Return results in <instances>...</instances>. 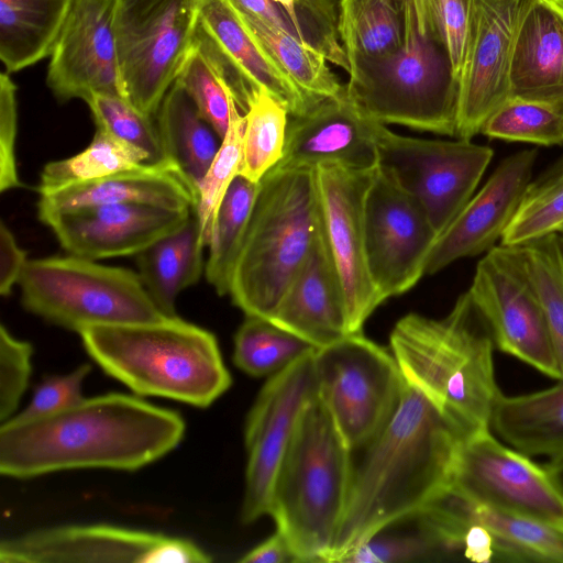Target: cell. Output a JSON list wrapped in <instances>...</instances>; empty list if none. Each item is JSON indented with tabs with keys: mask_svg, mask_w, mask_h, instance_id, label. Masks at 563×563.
Listing matches in <instances>:
<instances>
[{
	"mask_svg": "<svg viewBox=\"0 0 563 563\" xmlns=\"http://www.w3.org/2000/svg\"><path fill=\"white\" fill-rule=\"evenodd\" d=\"M185 433L174 410L119 393L82 398L0 427V473L31 478L80 468L134 471L173 451Z\"/></svg>",
	"mask_w": 563,
	"mask_h": 563,
	"instance_id": "6da1fadb",
	"label": "cell"
},
{
	"mask_svg": "<svg viewBox=\"0 0 563 563\" xmlns=\"http://www.w3.org/2000/svg\"><path fill=\"white\" fill-rule=\"evenodd\" d=\"M466 437L404 380L393 417L354 466L345 511L325 562H341L388 526L416 517L451 485Z\"/></svg>",
	"mask_w": 563,
	"mask_h": 563,
	"instance_id": "7a4b0ae2",
	"label": "cell"
},
{
	"mask_svg": "<svg viewBox=\"0 0 563 563\" xmlns=\"http://www.w3.org/2000/svg\"><path fill=\"white\" fill-rule=\"evenodd\" d=\"M389 343L404 380L465 434L489 428L501 395L495 343L468 291L442 318L406 314L393 328Z\"/></svg>",
	"mask_w": 563,
	"mask_h": 563,
	"instance_id": "3957f363",
	"label": "cell"
},
{
	"mask_svg": "<svg viewBox=\"0 0 563 563\" xmlns=\"http://www.w3.org/2000/svg\"><path fill=\"white\" fill-rule=\"evenodd\" d=\"M88 355L140 396L205 408L231 386L217 338L177 316L82 329Z\"/></svg>",
	"mask_w": 563,
	"mask_h": 563,
	"instance_id": "277c9868",
	"label": "cell"
},
{
	"mask_svg": "<svg viewBox=\"0 0 563 563\" xmlns=\"http://www.w3.org/2000/svg\"><path fill=\"white\" fill-rule=\"evenodd\" d=\"M349 76L346 95L365 117L456 137L460 82L421 0L405 1L401 46L350 62Z\"/></svg>",
	"mask_w": 563,
	"mask_h": 563,
	"instance_id": "5b68a950",
	"label": "cell"
},
{
	"mask_svg": "<svg viewBox=\"0 0 563 563\" xmlns=\"http://www.w3.org/2000/svg\"><path fill=\"white\" fill-rule=\"evenodd\" d=\"M351 452L317 397L280 464L269 510L297 562H325L352 485Z\"/></svg>",
	"mask_w": 563,
	"mask_h": 563,
	"instance_id": "8992f818",
	"label": "cell"
},
{
	"mask_svg": "<svg viewBox=\"0 0 563 563\" xmlns=\"http://www.w3.org/2000/svg\"><path fill=\"white\" fill-rule=\"evenodd\" d=\"M321 227L314 168L267 172L229 292L245 316L272 317Z\"/></svg>",
	"mask_w": 563,
	"mask_h": 563,
	"instance_id": "52a82bcc",
	"label": "cell"
},
{
	"mask_svg": "<svg viewBox=\"0 0 563 563\" xmlns=\"http://www.w3.org/2000/svg\"><path fill=\"white\" fill-rule=\"evenodd\" d=\"M19 284L26 310L78 333L91 325L168 317L135 272L71 254L29 261Z\"/></svg>",
	"mask_w": 563,
	"mask_h": 563,
	"instance_id": "ba28073f",
	"label": "cell"
},
{
	"mask_svg": "<svg viewBox=\"0 0 563 563\" xmlns=\"http://www.w3.org/2000/svg\"><path fill=\"white\" fill-rule=\"evenodd\" d=\"M202 0H118L115 38L123 97L154 117L190 53Z\"/></svg>",
	"mask_w": 563,
	"mask_h": 563,
	"instance_id": "9c48e42d",
	"label": "cell"
},
{
	"mask_svg": "<svg viewBox=\"0 0 563 563\" xmlns=\"http://www.w3.org/2000/svg\"><path fill=\"white\" fill-rule=\"evenodd\" d=\"M318 397L351 450L366 448L393 417L404 378L395 357L362 332L316 349Z\"/></svg>",
	"mask_w": 563,
	"mask_h": 563,
	"instance_id": "30bf717a",
	"label": "cell"
},
{
	"mask_svg": "<svg viewBox=\"0 0 563 563\" xmlns=\"http://www.w3.org/2000/svg\"><path fill=\"white\" fill-rule=\"evenodd\" d=\"M377 167L426 212L438 236L473 197L494 156L472 140H426L397 134L379 123Z\"/></svg>",
	"mask_w": 563,
	"mask_h": 563,
	"instance_id": "8fae6325",
	"label": "cell"
},
{
	"mask_svg": "<svg viewBox=\"0 0 563 563\" xmlns=\"http://www.w3.org/2000/svg\"><path fill=\"white\" fill-rule=\"evenodd\" d=\"M467 291L500 351L562 379L543 309L515 246L487 251Z\"/></svg>",
	"mask_w": 563,
	"mask_h": 563,
	"instance_id": "7c38bea8",
	"label": "cell"
},
{
	"mask_svg": "<svg viewBox=\"0 0 563 563\" xmlns=\"http://www.w3.org/2000/svg\"><path fill=\"white\" fill-rule=\"evenodd\" d=\"M312 349L269 376L249 412L247 453L241 519L251 523L269 515L277 473L308 405L318 397Z\"/></svg>",
	"mask_w": 563,
	"mask_h": 563,
	"instance_id": "4fadbf2b",
	"label": "cell"
},
{
	"mask_svg": "<svg viewBox=\"0 0 563 563\" xmlns=\"http://www.w3.org/2000/svg\"><path fill=\"white\" fill-rule=\"evenodd\" d=\"M450 486L476 503L563 529V493L545 465L498 441L490 428L464 439Z\"/></svg>",
	"mask_w": 563,
	"mask_h": 563,
	"instance_id": "5bb4252c",
	"label": "cell"
},
{
	"mask_svg": "<svg viewBox=\"0 0 563 563\" xmlns=\"http://www.w3.org/2000/svg\"><path fill=\"white\" fill-rule=\"evenodd\" d=\"M211 558L188 539L113 525L43 528L3 539L1 563H206Z\"/></svg>",
	"mask_w": 563,
	"mask_h": 563,
	"instance_id": "9a60e30c",
	"label": "cell"
},
{
	"mask_svg": "<svg viewBox=\"0 0 563 563\" xmlns=\"http://www.w3.org/2000/svg\"><path fill=\"white\" fill-rule=\"evenodd\" d=\"M368 272L382 301L411 289L438 234L420 205L377 167L364 202Z\"/></svg>",
	"mask_w": 563,
	"mask_h": 563,
	"instance_id": "2e32d148",
	"label": "cell"
},
{
	"mask_svg": "<svg viewBox=\"0 0 563 563\" xmlns=\"http://www.w3.org/2000/svg\"><path fill=\"white\" fill-rule=\"evenodd\" d=\"M376 169L334 164L314 168L323 232L343 288L351 334L362 332L383 302L368 272L364 230V202Z\"/></svg>",
	"mask_w": 563,
	"mask_h": 563,
	"instance_id": "e0dca14e",
	"label": "cell"
},
{
	"mask_svg": "<svg viewBox=\"0 0 563 563\" xmlns=\"http://www.w3.org/2000/svg\"><path fill=\"white\" fill-rule=\"evenodd\" d=\"M531 0H474L460 75L456 137L472 140L510 96V67Z\"/></svg>",
	"mask_w": 563,
	"mask_h": 563,
	"instance_id": "ac0fdd59",
	"label": "cell"
},
{
	"mask_svg": "<svg viewBox=\"0 0 563 563\" xmlns=\"http://www.w3.org/2000/svg\"><path fill=\"white\" fill-rule=\"evenodd\" d=\"M117 5L118 0H73L46 75V85L59 102L86 101L92 93L123 97L115 38Z\"/></svg>",
	"mask_w": 563,
	"mask_h": 563,
	"instance_id": "d6986e66",
	"label": "cell"
},
{
	"mask_svg": "<svg viewBox=\"0 0 563 563\" xmlns=\"http://www.w3.org/2000/svg\"><path fill=\"white\" fill-rule=\"evenodd\" d=\"M537 157L538 151L529 148L499 163L438 236L427 260L426 275L435 274L460 258L486 253L501 240L532 183Z\"/></svg>",
	"mask_w": 563,
	"mask_h": 563,
	"instance_id": "ffe728a7",
	"label": "cell"
},
{
	"mask_svg": "<svg viewBox=\"0 0 563 563\" xmlns=\"http://www.w3.org/2000/svg\"><path fill=\"white\" fill-rule=\"evenodd\" d=\"M379 122L365 117L344 90L289 115L284 153L276 168H316L334 164L351 169L377 167Z\"/></svg>",
	"mask_w": 563,
	"mask_h": 563,
	"instance_id": "44dd1931",
	"label": "cell"
},
{
	"mask_svg": "<svg viewBox=\"0 0 563 563\" xmlns=\"http://www.w3.org/2000/svg\"><path fill=\"white\" fill-rule=\"evenodd\" d=\"M192 208L170 209L146 203L101 205L55 214L43 223L54 231L69 254L95 261L137 255L179 229Z\"/></svg>",
	"mask_w": 563,
	"mask_h": 563,
	"instance_id": "7402d4cb",
	"label": "cell"
},
{
	"mask_svg": "<svg viewBox=\"0 0 563 563\" xmlns=\"http://www.w3.org/2000/svg\"><path fill=\"white\" fill-rule=\"evenodd\" d=\"M269 320L316 349L351 334L343 288L323 227Z\"/></svg>",
	"mask_w": 563,
	"mask_h": 563,
	"instance_id": "603a6c76",
	"label": "cell"
},
{
	"mask_svg": "<svg viewBox=\"0 0 563 563\" xmlns=\"http://www.w3.org/2000/svg\"><path fill=\"white\" fill-rule=\"evenodd\" d=\"M38 218L101 205L146 203L170 209H189L195 197L169 168L142 164L101 178L42 190Z\"/></svg>",
	"mask_w": 563,
	"mask_h": 563,
	"instance_id": "cb8c5ba5",
	"label": "cell"
},
{
	"mask_svg": "<svg viewBox=\"0 0 563 563\" xmlns=\"http://www.w3.org/2000/svg\"><path fill=\"white\" fill-rule=\"evenodd\" d=\"M199 25L221 56L252 87L266 90L289 115L307 111L322 97L297 86L251 36L227 0H202Z\"/></svg>",
	"mask_w": 563,
	"mask_h": 563,
	"instance_id": "d4e9b609",
	"label": "cell"
},
{
	"mask_svg": "<svg viewBox=\"0 0 563 563\" xmlns=\"http://www.w3.org/2000/svg\"><path fill=\"white\" fill-rule=\"evenodd\" d=\"M563 102V8L531 0L517 34L510 96Z\"/></svg>",
	"mask_w": 563,
	"mask_h": 563,
	"instance_id": "484cf974",
	"label": "cell"
},
{
	"mask_svg": "<svg viewBox=\"0 0 563 563\" xmlns=\"http://www.w3.org/2000/svg\"><path fill=\"white\" fill-rule=\"evenodd\" d=\"M154 117L168 164L192 192L196 203L198 186L222 140L176 80Z\"/></svg>",
	"mask_w": 563,
	"mask_h": 563,
	"instance_id": "4316f807",
	"label": "cell"
},
{
	"mask_svg": "<svg viewBox=\"0 0 563 563\" xmlns=\"http://www.w3.org/2000/svg\"><path fill=\"white\" fill-rule=\"evenodd\" d=\"M489 428L528 456L563 455V380L551 388L497 399Z\"/></svg>",
	"mask_w": 563,
	"mask_h": 563,
	"instance_id": "83f0119b",
	"label": "cell"
},
{
	"mask_svg": "<svg viewBox=\"0 0 563 563\" xmlns=\"http://www.w3.org/2000/svg\"><path fill=\"white\" fill-rule=\"evenodd\" d=\"M205 246L199 220L192 208L179 229L136 255L141 280L165 316H177L175 303L179 292L201 277Z\"/></svg>",
	"mask_w": 563,
	"mask_h": 563,
	"instance_id": "f1b7e54d",
	"label": "cell"
},
{
	"mask_svg": "<svg viewBox=\"0 0 563 563\" xmlns=\"http://www.w3.org/2000/svg\"><path fill=\"white\" fill-rule=\"evenodd\" d=\"M73 0H0V58L7 73L49 57Z\"/></svg>",
	"mask_w": 563,
	"mask_h": 563,
	"instance_id": "f546056e",
	"label": "cell"
},
{
	"mask_svg": "<svg viewBox=\"0 0 563 563\" xmlns=\"http://www.w3.org/2000/svg\"><path fill=\"white\" fill-rule=\"evenodd\" d=\"M406 0H340L339 32L349 63L397 51L405 35Z\"/></svg>",
	"mask_w": 563,
	"mask_h": 563,
	"instance_id": "4dcf8cb0",
	"label": "cell"
},
{
	"mask_svg": "<svg viewBox=\"0 0 563 563\" xmlns=\"http://www.w3.org/2000/svg\"><path fill=\"white\" fill-rule=\"evenodd\" d=\"M260 183L238 175L225 192L212 230L206 278L220 296L230 292L233 271L242 249Z\"/></svg>",
	"mask_w": 563,
	"mask_h": 563,
	"instance_id": "1f68e13d",
	"label": "cell"
},
{
	"mask_svg": "<svg viewBox=\"0 0 563 563\" xmlns=\"http://www.w3.org/2000/svg\"><path fill=\"white\" fill-rule=\"evenodd\" d=\"M234 12L251 36L307 93L323 98L336 97L343 92L344 85L339 81L327 65L325 57L317 49L273 25Z\"/></svg>",
	"mask_w": 563,
	"mask_h": 563,
	"instance_id": "d6a6232c",
	"label": "cell"
},
{
	"mask_svg": "<svg viewBox=\"0 0 563 563\" xmlns=\"http://www.w3.org/2000/svg\"><path fill=\"white\" fill-rule=\"evenodd\" d=\"M244 120L239 175L260 183L283 157L289 113L266 90L260 89L250 101Z\"/></svg>",
	"mask_w": 563,
	"mask_h": 563,
	"instance_id": "836d02e7",
	"label": "cell"
},
{
	"mask_svg": "<svg viewBox=\"0 0 563 563\" xmlns=\"http://www.w3.org/2000/svg\"><path fill=\"white\" fill-rule=\"evenodd\" d=\"M316 349L263 317H249L234 335L233 362L250 376H272Z\"/></svg>",
	"mask_w": 563,
	"mask_h": 563,
	"instance_id": "e575fe53",
	"label": "cell"
},
{
	"mask_svg": "<svg viewBox=\"0 0 563 563\" xmlns=\"http://www.w3.org/2000/svg\"><path fill=\"white\" fill-rule=\"evenodd\" d=\"M538 295L563 380V245L552 233L515 246Z\"/></svg>",
	"mask_w": 563,
	"mask_h": 563,
	"instance_id": "d590c367",
	"label": "cell"
},
{
	"mask_svg": "<svg viewBox=\"0 0 563 563\" xmlns=\"http://www.w3.org/2000/svg\"><path fill=\"white\" fill-rule=\"evenodd\" d=\"M146 163L145 153L97 129L82 152L44 166L38 191L101 178Z\"/></svg>",
	"mask_w": 563,
	"mask_h": 563,
	"instance_id": "8d00e7d4",
	"label": "cell"
},
{
	"mask_svg": "<svg viewBox=\"0 0 563 563\" xmlns=\"http://www.w3.org/2000/svg\"><path fill=\"white\" fill-rule=\"evenodd\" d=\"M494 140L563 146V102L509 97L484 123Z\"/></svg>",
	"mask_w": 563,
	"mask_h": 563,
	"instance_id": "74e56055",
	"label": "cell"
},
{
	"mask_svg": "<svg viewBox=\"0 0 563 563\" xmlns=\"http://www.w3.org/2000/svg\"><path fill=\"white\" fill-rule=\"evenodd\" d=\"M176 81L186 90L200 115L222 140L228 132L232 110L238 107L214 54L196 33Z\"/></svg>",
	"mask_w": 563,
	"mask_h": 563,
	"instance_id": "f35d334b",
	"label": "cell"
},
{
	"mask_svg": "<svg viewBox=\"0 0 563 563\" xmlns=\"http://www.w3.org/2000/svg\"><path fill=\"white\" fill-rule=\"evenodd\" d=\"M85 102L97 129L145 153L146 164L172 169L152 115L141 112L118 95L92 93Z\"/></svg>",
	"mask_w": 563,
	"mask_h": 563,
	"instance_id": "ab89813d",
	"label": "cell"
},
{
	"mask_svg": "<svg viewBox=\"0 0 563 563\" xmlns=\"http://www.w3.org/2000/svg\"><path fill=\"white\" fill-rule=\"evenodd\" d=\"M244 123V114L238 107H234L228 132L197 189L194 209L206 246L210 243L220 203L231 183L240 173Z\"/></svg>",
	"mask_w": 563,
	"mask_h": 563,
	"instance_id": "60d3db41",
	"label": "cell"
},
{
	"mask_svg": "<svg viewBox=\"0 0 563 563\" xmlns=\"http://www.w3.org/2000/svg\"><path fill=\"white\" fill-rule=\"evenodd\" d=\"M563 227V164L547 178L531 183L501 243L518 246L552 233Z\"/></svg>",
	"mask_w": 563,
	"mask_h": 563,
	"instance_id": "b9f144b4",
	"label": "cell"
},
{
	"mask_svg": "<svg viewBox=\"0 0 563 563\" xmlns=\"http://www.w3.org/2000/svg\"><path fill=\"white\" fill-rule=\"evenodd\" d=\"M31 343L13 336L2 324L0 328V420L16 413L27 387L32 371Z\"/></svg>",
	"mask_w": 563,
	"mask_h": 563,
	"instance_id": "7bdbcfd3",
	"label": "cell"
},
{
	"mask_svg": "<svg viewBox=\"0 0 563 563\" xmlns=\"http://www.w3.org/2000/svg\"><path fill=\"white\" fill-rule=\"evenodd\" d=\"M431 23L443 41L460 82L474 0H421Z\"/></svg>",
	"mask_w": 563,
	"mask_h": 563,
	"instance_id": "ee69618b",
	"label": "cell"
},
{
	"mask_svg": "<svg viewBox=\"0 0 563 563\" xmlns=\"http://www.w3.org/2000/svg\"><path fill=\"white\" fill-rule=\"evenodd\" d=\"M442 553L438 544L420 530L416 536L375 534L349 552L341 562L394 563L410 562Z\"/></svg>",
	"mask_w": 563,
	"mask_h": 563,
	"instance_id": "f6af8a7d",
	"label": "cell"
},
{
	"mask_svg": "<svg viewBox=\"0 0 563 563\" xmlns=\"http://www.w3.org/2000/svg\"><path fill=\"white\" fill-rule=\"evenodd\" d=\"M90 369L89 364H81L68 374L46 377L35 388L29 405L13 417H40L78 402L84 398L82 385Z\"/></svg>",
	"mask_w": 563,
	"mask_h": 563,
	"instance_id": "bcb514c9",
	"label": "cell"
},
{
	"mask_svg": "<svg viewBox=\"0 0 563 563\" xmlns=\"http://www.w3.org/2000/svg\"><path fill=\"white\" fill-rule=\"evenodd\" d=\"M18 133L16 86L9 73L0 76V191L21 186L15 141Z\"/></svg>",
	"mask_w": 563,
	"mask_h": 563,
	"instance_id": "7dc6e473",
	"label": "cell"
},
{
	"mask_svg": "<svg viewBox=\"0 0 563 563\" xmlns=\"http://www.w3.org/2000/svg\"><path fill=\"white\" fill-rule=\"evenodd\" d=\"M29 260L14 239L11 230L0 225V294L9 296L13 286L20 282Z\"/></svg>",
	"mask_w": 563,
	"mask_h": 563,
	"instance_id": "c3c4849f",
	"label": "cell"
},
{
	"mask_svg": "<svg viewBox=\"0 0 563 563\" xmlns=\"http://www.w3.org/2000/svg\"><path fill=\"white\" fill-rule=\"evenodd\" d=\"M239 13L273 25L305 43L302 36L283 5L275 0H227ZM306 44V43H305ZM308 45V44H307Z\"/></svg>",
	"mask_w": 563,
	"mask_h": 563,
	"instance_id": "681fc988",
	"label": "cell"
},
{
	"mask_svg": "<svg viewBox=\"0 0 563 563\" xmlns=\"http://www.w3.org/2000/svg\"><path fill=\"white\" fill-rule=\"evenodd\" d=\"M239 561L243 563L297 562L287 539L278 530L246 552Z\"/></svg>",
	"mask_w": 563,
	"mask_h": 563,
	"instance_id": "f907efd6",
	"label": "cell"
},
{
	"mask_svg": "<svg viewBox=\"0 0 563 563\" xmlns=\"http://www.w3.org/2000/svg\"><path fill=\"white\" fill-rule=\"evenodd\" d=\"M545 467L563 493V455L550 459Z\"/></svg>",
	"mask_w": 563,
	"mask_h": 563,
	"instance_id": "816d5d0a",
	"label": "cell"
},
{
	"mask_svg": "<svg viewBox=\"0 0 563 563\" xmlns=\"http://www.w3.org/2000/svg\"><path fill=\"white\" fill-rule=\"evenodd\" d=\"M275 1L277 3H279L280 5H283L284 9L288 12V14L290 15L291 20L294 21V23L296 24V26L298 27V30L302 36L300 26H299L297 18H296V12H295V4H296L297 0H275ZM302 40H303V36H302Z\"/></svg>",
	"mask_w": 563,
	"mask_h": 563,
	"instance_id": "f5cc1de1",
	"label": "cell"
},
{
	"mask_svg": "<svg viewBox=\"0 0 563 563\" xmlns=\"http://www.w3.org/2000/svg\"><path fill=\"white\" fill-rule=\"evenodd\" d=\"M552 1L558 3L559 5H561L563 8V0H552Z\"/></svg>",
	"mask_w": 563,
	"mask_h": 563,
	"instance_id": "db71d44e",
	"label": "cell"
},
{
	"mask_svg": "<svg viewBox=\"0 0 563 563\" xmlns=\"http://www.w3.org/2000/svg\"><path fill=\"white\" fill-rule=\"evenodd\" d=\"M560 234H563V227L561 228V230L559 231Z\"/></svg>",
	"mask_w": 563,
	"mask_h": 563,
	"instance_id": "11a10c76",
	"label": "cell"
},
{
	"mask_svg": "<svg viewBox=\"0 0 563 563\" xmlns=\"http://www.w3.org/2000/svg\"><path fill=\"white\" fill-rule=\"evenodd\" d=\"M560 234V233H559ZM561 235V241H562V245H563V234H560Z\"/></svg>",
	"mask_w": 563,
	"mask_h": 563,
	"instance_id": "9f6ffc18",
	"label": "cell"
}]
</instances>
